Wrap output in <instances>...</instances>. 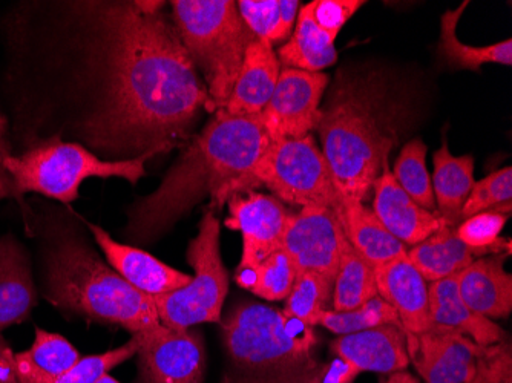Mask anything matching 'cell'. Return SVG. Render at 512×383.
<instances>
[{
    "mask_svg": "<svg viewBox=\"0 0 512 383\" xmlns=\"http://www.w3.org/2000/svg\"><path fill=\"white\" fill-rule=\"evenodd\" d=\"M30 259L13 236L0 239V333L22 324L36 307Z\"/></svg>",
    "mask_w": 512,
    "mask_h": 383,
    "instance_id": "24",
    "label": "cell"
},
{
    "mask_svg": "<svg viewBox=\"0 0 512 383\" xmlns=\"http://www.w3.org/2000/svg\"><path fill=\"white\" fill-rule=\"evenodd\" d=\"M387 379L382 383H419V380L408 373L407 370L396 371V373L387 374Z\"/></svg>",
    "mask_w": 512,
    "mask_h": 383,
    "instance_id": "41",
    "label": "cell"
},
{
    "mask_svg": "<svg viewBox=\"0 0 512 383\" xmlns=\"http://www.w3.org/2000/svg\"><path fill=\"white\" fill-rule=\"evenodd\" d=\"M364 0H315L299 8L292 36L278 50L284 68L322 73L338 60L336 37Z\"/></svg>",
    "mask_w": 512,
    "mask_h": 383,
    "instance_id": "10",
    "label": "cell"
},
{
    "mask_svg": "<svg viewBox=\"0 0 512 383\" xmlns=\"http://www.w3.org/2000/svg\"><path fill=\"white\" fill-rule=\"evenodd\" d=\"M345 241L336 210L302 207L287 223L283 250L292 259L296 273L315 272L335 281Z\"/></svg>",
    "mask_w": 512,
    "mask_h": 383,
    "instance_id": "12",
    "label": "cell"
},
{
    "mask_svg": "<svg viewBox=\"0 0 512 383\" xmlns=\"http://www.w3.org/2000/svg\"><path fill=\"white\" fill-rule=\"evenodd\" d=\"M508 255H488L457 273L463 302L488 319L506 318L512 311V276L505 270Z\"/></svg>",
    "mask_w": 512,
    "mask_h": 383,
    "instance_id": "21",
    "label": "cell"
},
{
    "mask_svg": "<svg viewBox=\"0 0 512 383\" xmlns=\"http://www.w3.org/2000/svg\"><path fill=\"white\" fill-rule=\"evenodd\" d=\"M335 357L355 365L361 373L391 374L407 370V334L399 324H385L359 333L338 336L330 344Z\"/></svg>",
    "mask_w": 512,
    "mask_h": 383,
    "instance_id": "18",
    "label": "cell"
},
{
    "mask_svg": "<svg viewBox=\"0 0 512 383\" xmlns=\"http://www.w3.org/2000/svg\"><path fill=\"white\" fill-rule=\"evenodd\" d=\"M339 197L364 203L398 143L399 111L379 77H341L318 123Z\"/></svg>",
    "mask_w": 512,
    "mask_h": 383,
    "instance_id": "3",
    "label": "cell"
},
{
    "mask_svg": "<svg viewBox=\"0 0 512 383\" xmlns=\"http://www.w3.org/2000/svg\"><path fill=\"white\" fill-rule=\"evenodd\" d=\"M96 383H120L119 380H115L114 377L109 376V374H106V376H103L102 379L97 380Z\"/></svg>",
    "mask_w": 512,
    "mask_h": 383,
    "instance_id": "42",
    "label": "cell"
},
{
    "mask_svg": "<svg viewBox=\"0 0 512 383\" xmlns=\"http://www.w3.org/2000/svg\"><path fill=\"white\" fill-rule=\"evenodd\" d=\"M140 345H142V333H135L131 341L126 342L122 347L106 351L103 354H96V356L82 357L79 364L71 368L68 373L62 374L56 379L37 383H96L97 380L111 373L115 367H119L123 362L134 357ZM10 353L11 348H8L0 354V383H16L10 367Z\"/></svg>",
    "mask_w": 512,
    "mask_h": 383,
    "instance_id": "31",
    "label": "cell"
},
{
    "mask_svg": "<svg viewBox=\"0 0 512 383\" xmlns=\"http://www.w3.org/2000/svg\"><path fill=\"white\" fill-rule=\"evenodd\" d=\"M172 10L178 36L206 80V109L217 114L229 102L256 37L234 0H175Z\"/></svg>",
    "mask_w": 512,
    "mask_h": 383,
    "instance_id": "6",
    "label": "cell"
},
{
    "mask_svg": "<svg viewBox=\"0 0 512 383\" xmlns=\"http://www.w3.org/2000/svg\"><path fill=\"white\" fill-rule=\"evenodd\" d=\"M427 152V145L421 138L408 141L391 172L414 203L428 212L437 213L433 183L427 169Z\"/></svg>",
    "mask_w": 512,
    "mask_h": 383,
    "instance_id": "34",
    "label": "cell"
},
{
    "mask_svg": "<svg viewBox=\"0 0 512 383\" xmlns=\"http://www.w3.org/2000/svg\"><path fill=\"white\" fill-rule=\"evenodd\" d=\"M220 230L215 213L207 210L188 247V261L194 267L191 282L166 295L152 296L161 325L188 330L204 322L220 324L229 290V273L221 259Z\"/></svg>",
    "mask_w": 512,
    "mask_h": 383,
    "instance_id": "9",
    "label": "cell"
},
{
    "mask_svg": "<svg viewBox=\"0 0 512 383\" xmlns=\"http://www.w3.org/2000/svg\"><path fill=\"white\" fill-rule=\"evenodd\" d=\"M433 183L439 217L457 227L462 223L463 204L467 201L474 183V158L471 155L456 157L451 154L447 141L434 152Z\"/></svg>",
    "mask_w": 512,
    "mask_h": 383,
    "instance_id": "26",
    "label": "cell"
},
{
    "mask_svg": "<svg viewBox=\"0 0 512 383\" xmlns=\"http://www.w3.org/2000/svg\"><path fill=\"white\" fill-rule=\"evenodd\" d=\"M161 5L114 4L100 16L105 94L85 125L92 145L166 152L206 109V85Z\"/></svg>",
    "mask_w": 512,
    "mask_h": 383,
    "instance_id": "1",
    "label": "cell"
},
{
    "mask_svg": "<svg viewBox=\"0 0 512 383\" xmlns=\"http://www.w3.org/2000/svg\"><path fill=\"white\" fill-rule=\"evenodd\" d=\"M45 298L60 310L132 334L160 325L152 296L132 287L82 239L65 233H57L45 249Z\"/></svg>",
    "mask_w": 512,
    "mask_h": 383,
    "instance_id": "5",
    "label": "cell"
},
{
    "mask_svg": "<svg viewBox=\"0 0 512 383\" xmlns=\"http://www.w3.org/2000/svg\"><path fill=\"white\" fill-rule=\"evenodd\" d=\"M8 347L7 342L4 341V339L0 338V354L4 353L5 350H7Z\"/></svg>",
    "mask_w": 512,
    "mask_h": 383,
    "instance_id": "43",
    "label": "cell"
},
{
    "mask_svg": "<svg viewBox=\"0 0 512 383\" xmlns=\"http://www.w3.org/2000/svg\"><path fill=\"white\" fill-rule=\"evenodd\" d=\"M333 279L315 272L296 273L283 313L302 324L319 325L325 311L332 310Z\"/></svg>",
    "mask_w": 512,
    "mask_h": 383,
    "instance_id": "33",
    "label": "cell"
},
{
    "mask_svg": "<svg viewBox=\"0 0 512 383\" xmlns=\"http://www.w3.org/2000/svg\"><path fill=\"white\" fill-rule=\"evenodd\" d=\"M407 334L410 362L425 383H468L476 376L479 344L447 328Z\"/></svg>",
    "mask_w": 512,
    "mask_h": 383,
    "instance_id": "15",
    "label": "cell"
},
{
    "mask_svg": "<svg viewBox=\"0 0 512 383\" xmlns=\"http://www.w3.org/2000/svg\"><path fill=\"white\" fill-rule=\"evenodd\" d=\"M226 226L243 235V255L237 272L253 269L272 253L283 249V238L292 210L269 195L258 192L234 195L227 200Z\"/></svg>",
    "mask_w": 512,
    "mask_h": 383,
    "instance_id": "14",
    "label": "cell"
},
{
    "mask_svg": "<svg viewBox=\"0 0 512 383\" xmlns=\"http://www.w3.org/2000/svg\"><path fill=\"white\" fill-rule=\"evenodd\" d=\"M378 296L375 267L368 264L348 241L333 282L332 310H352Z\"/></svg>",
    "mask_w": 512,
    "mask_h": 383,
    "instance_id": "29",
    "label": "cell"
},
{
    "mask_svg": "<svg viewBox=\"0 0 512 383\" xmlns=\"http://www.w3.org/2000/svg\"><path fill=\"white\" fill-rule=\"evenodd\" d=\"M11 145L8 140V120L4 112L0 111V200L7 198L8 178L4 169V160L10 157Z\"/></svg>",
    "mask_w": 512,
    "mask_h": 383,
    "instance_id": "40",
    "label": "cell"
},
{
    "mask_svg": "<svg viewBox=\"0 0 512 383\" xmlns=\"http://www.w3.org/2000/svg\"><path fill=\"white\" fill-rule=\"evenodd\" d=\"M281 69L283 66L267 40L250 43L229 102L218 112L229 117H260L275 91Z\"/></svg>",
    "mask_w": 512,
    "mask_h": 383,
    "instance_id": "20",
    "label": "cell"
},
{
    "mask_svg": "<svg viewBox=\"0 0 512 383\" xmlns=\"http://www.w3.org/2000/svg\"><path fill=\"white\" fill-rule=\"evenodd\" d=\"M138 383H203L204 347L198 334L158 325L142 331Z\"/></svg>",
    "mask_w": 512,
    "mask_h": 383,
    "instance_id": "13",
    "label": "cell"
},
{
    "mask_svg": "<svg viewBox=\"0 0 512 383\" xmlns=\"http://www.w3.org/2000/svg\"><path fill=\"white\" fill-rule=\"evenodd\" d=\"M476 373L485 383H512V347L509 339L493 345H479Z\"/></svg>",
    "mask_w": 512,
    "mask_h": 383,
    "instance_id": "38",
    "label": "cell"
},
{
    "mask_svg": "<svg viewBox=\"0 0 512 383\" xmlns=\"http://www.w3.org/2000/svg\"><path fill=\"white\" fill-rule=\"evenodd\" d=\"M329 82L324 73L281 69L275 91L260 115L270 143L298 140L318 128L322 95Z\"/></svg>",
    "mask_w": 512,
    "mask_h": 383,
    "instance_id": "11",
    "label": "cell"
},
{
    "mask_svg": "<svg viewBox=\"0 0 512 383\" xmlns=\"http://www.w3.org/2000/svg\"><path fill=\"white\" fill-rule=\"evenodd\" d=\"M269 145L260 117L217 112L154 194L135 204L126 236L134 243H152L207 195L212 207L221 209L227 189L255 166Z\"/></svg>",
    "mask_w": 512,
    "mask_h": 383,
    "instance_id": "2",
    "label": "cell"
},
{
    "mask_svg": "<svg viewBox=\"0 0 512 383\" xmlns=\"http://www.w3.org/2000/svg\"><path fill=\"white\" fill-rule=\"evenodd\" d=\"M92 235L105 253L109 266L126 282L149 296L166 295L191 282L192 275L181 273L137 247L117 243L102 227L89 224Z\"/></svg>",
    "mask_w": 512,
    "mask_h": 383,
    "instance_id": "19",
    "label": "cell"
},
{
    "mask_svg": "<svg viewBox=\"0 0 512 383\" xmlns=\"http://www.w3.org/2000/svg\"><path fill=\"white\" fill-rule=\"evenodd\" d=\"M470 2H462L456 10H448L440 17V54L447 60L448 65L454 69H467V71H480L485 63H499V65H512V40L506 39L494 45L471 46L460 42L457 37V23L467 10Z\"/></svg>",
    "mask_w": 512,
    "mask_h": 383,
    "instance_id": "28",
    "label": "cell"
},
{
    "mask_svg": "<svg viewBox=\"0 0 512 383\" xmlns=\"http://www.w3.org/2000/svg\"><path fill=\"white\" fill-rule=\"evenodd\" d=\"M378 295L393 307L405 333L422 334L433 328L430 318V285L407 255L376 267Z\"/></svg>",
    "mask_w": 512,
    "mask_h": 383,
    "instance_id": "17",
    "label": "cell"
},
{
    "mask_svg": "<svg viewBox=\"0 0 512 383\" xmlns=\"http://www.w3.org/2000/svg\"><path fill=\"white\" fill-rule=\"evenodd\" d=\"M509 217L511 215L508 213L494 212V210L477 213L463 220L456 227V233L462 243L482 253L483 256L503 255V253L509 255L511 241L500 238V233Z\"/></svg>",
    "mask_w": 512,
    "mask_h": 383,
    "instance_id": "36",
    "label": "cell"
},
{
    "mask_svg": "<svg viewBox=\"0 0 512 383\" xmlns=\"http://www.w3.org/2000/svg\"><path fill=\"white\" fill-rule=\"evenodd\" d=\"M385 324L401 325V322L393 307L379 295L352 310L325 311L319 321L321 327L327 328L336 336L359 333V331L370 330Z\"/></svg>",
    "mask_w": 512,
    "mask_h": 383,
    "instance_id": "35",
    "label": "cell"
},
{
    "mask_svg": "<svg viewBox=\"0 0 512 383\" xmlns=\"http://www.w3.org/2000/svg\"><path fill=\"white\" fill-rule=\"evenodd\" d=\"M482 256V253L462 243L457 236L456 227L447 223L442 224L433 235L407 252L411 266L421 273L427 282L457 275Z\"/></svg>",
    "mask_w": 512,
    "mask_h": 383,
    "instance_id": "25",
    "label": "cell"
},
{
    "mask_svg": "<svg viewBox=\"0 0 512 383\" xmlns=\"http://www.w3.org/2000/svg\"><path fill=\"white\" fill-rule=\"evenodd\" d=\"M335 210L348 244L375 269L407 255V246L394 238L362 201L341 198Z\"/></svg>",
    "mask_w": 512,
    "mask_h": 383,
    "instance_id": "22",
    "label": "cell"
},
{
    "mask_svg": "<svg viewBox=\"0 0 512 383\" xmlns=\"http://www.w3.org/2000/svg\"><path fill=\"white\" fill-rule=\"evenodd\" d=\"M295 279V266L283 249L267 256L253 269L235 272L240 287L267 301H286Z\"/></svg>",
    "mask_w": 512,
    "mask_h": 383,
    "instance_id": "32",
    "label": "cell"
},
{
    "mask_svg": "<svg viewBox=\"0 0 512 383\" xmlns=\"http://www.w3.org/2000/svg\"><path fill=\"white\" fill-rule=\"evenodd\" d=\"M79 351L60 334L36 328L33 347L10 353V367L16 383H37L56 379L79 364Z\"/></svg>",
    "mask_w": 512,
    "mask_h": 383,
    "instance_id": "27",
    "label": "cell"
},
{
    "mask_svg": "<svg viewBox=\"0 0 512 383\" xmlns=\"http://www.w3.org/2000/svg\"><path fill=\"white\" fill-rule=\"evenodd\" d=\"M373 212L385 229L405 246H416L445 223L437 213L422 209L399 186L390 169V158L382 163L381 174L373 183Z\"/></svg>",
    "mask_w": 512,
    "mask_h": 383,
    "instance_id": "16",
    "label": "cell"
},
{
    "mask_svg": "<svg viewBox=\"0 0 512 383\" xmlns=\"http://www.w3.org/2000/svg\"><path fill=\"white\" fill-rule=\"evenodd\" d=\"M511 200L512 169L511 166H506L474 183L467 201L463 204L462 221L488 210L511 215Z\"/></svg>",
    "mask_w": 512,
    "mask_h": 383,
    "instance_id": "37",
    "label": "cell"
},
{
    "mask_svg": "<svg viewBox=\"0 0 512 383\" xmlns=\"http://www.w3.org/2000/svg\"><path fill=\"white\" fill-rule=\"evenodd\" d=\"M227 365L221 383H322L313 327L283 310L241 302L220 321Z\"/></svg>",
    "mask_w": 512,
    "mask_h": 383,
    "instance_id": "4",
    "label": "cell"
},
{
    "mask_svg": "<svg viewBox=\"0 0 512 383\" xmlns=\"http://www.w3.org/2000/svg\"><path fill=\"white\" fill-rule=\"evenodd\" d=\"M157 152H146L129 160L106 161L76 143L57 137L39 140L20 155L4 160L7 172V198L23 194L45 195L71 203L79 195L80 184L88 178H123L135 184L145 177L146 160Z\"/></svg>",
    "mask_w": 512,
    "mask_h": 383,
    "instance_id": "7",
    "label": "cell"
},
{
    "mask_svg": "<svg viewBox=\"0 0 512 383\" xmlns=\"http://www.w3.org/2000/svg\"><path fill=\"white\" fill-rule=\"evenodd\" d=\"M468 383H485V380H483L482 377L476 373V376H474L473 379H471Z\"/></svg>",
    "mask_w": 512,
    "mask_h": 383,
    "instance_id": "44",
    "label": "cell"
},
{
    "mask_svg": "<svg viewBox=\"0 0 512 383\" xmlns=\"http://www.w3.org/2000/svg\"><path fill=\"white\" fill-rule=\"evenodd\" d=\"M258 186L272 190L281 203L301 209L330 207L335 210L341 200L329 164L312 134L298 140L270 143L255 166L227 189L224 204L230 197L246 194Z\"/></svg>",
    "mask_w": 512,
    "mask_h": 383,
    "instance_id": "8",
    "label": "cell"
},
{
    "mask_svg": "<svg viewBox=\"0 0 512 383\" xmlns=\"http://www.w3.org/2000/svg\"><path fill=\"white\" fill-rule=\"evenodd\" d=\"M298 0H240L241 19L256 39L275 43L287 42L292 36L299 13Z\"/></svg>",
    "mask_w": 512,
    "mask_h": 383,
    "instance_id": "30",
    "label": "cell"
},
{
    "mask_svg": "<svg viewBox=\"0 0 512 383\" xmlns=\"http://www.w3.org/2000/svg\"><path fill=\"white\" fill-rule=\"evenodd\" d=\"M428 295L433 327L457 331L479 345L497 344L506 338L503 328L463 302L457 287V275L431 282Z\"/></svg>",
    "mask_w": 512,
    "mask_h": 383,
    "instance_id": "23",
    "label": "cell"
},
{
    "mask_svg": "<svg viewBox=\"0 0 512 383\" xmlns=\"http://www.w3.org/2000/svg\"><path fill=\"white\" fill-rule=\"evenodd\" d=\"M359 374L361 371L355 365L344 361L341 357H335L332 362H327L322 383H353L358 379Z\"/></svg>",
    "mask_w": 512,
    "mask_h": 383,
    "instance_id": "39",
    "label": "cell"
}]
</instances>
